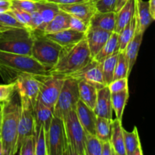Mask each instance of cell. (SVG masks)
Here are the masks:
<instances>
[{
    "instance_id": "1",
    "label": "cell",
    "mask_w": 155,
    "mask_h": 155,
    "mask_svg": "<svg viewBox=\"0 0 155 155\" xmlns=\"http://www.w3.org/2000/svg\"><path fill=\"white\" fill-rule=\"evenodd\" d=\"M0 140L5 155L16 154V142L21 104L14 93L8 101L1 103Z\"/></svg>"
},
{
    "instance_id": "2",
    "label": "cell",
    "mask_w": 155,
    "mask_h": 155,
    "mask_svg": "<svg viewBox=\"0 0 155 155\" xmlns=\"http://www.w3.org/2000/svg\"><path fill=\"white\" fill-rule=\"evenodd\" d=\"M92 58L84 38L74 45L62 47L57 63L48 74L66 77L86 66Z\"/></svg>"
},
{
    "instance_id": "3",
    "label": "cell",
    "mask_w": 155,
    "mask_h": 155,
    "mask_svg": "<svg viewBox=\"0 0 155 155\" xmlns=\"http://www.w3.org/2000/svg\"><path fill=\"white\" fill-rule=\"evenodd\" d=\"M7 71L27 73L35 76L48 74L49 70L35 60L31 55L15 54L0 51V74L3 79L7 76Z\"/></svg>"
},
{
    "instance_id": "4",
    "label": "cell",
    "mask_w": 155,
    "mask_h": 155,
    "mask_svg": "<svg viewBox=\"0 0 155 155\" xmlns=\"http://www.w3.org/2000/svg\"><path fill=\"white\" fill-rule=\"evenodd\" d=\"M33 33L27 28L3 27L0 33V51L31 55Z\"/></svg>"
},
{
    "instance_id": "5",
    "label": "cell",
    "mask_w": 155,
    "mask_h": 155,
    "mask_svg": "<svg viewBox=\"0 0 155 155\" xmlns=\"http://www.w3.org/2000/svg\"><path fill=\"white\" fill-rule=\"evenodd\" d=\"M31 56L48 70L57 63L62 47L47 37L43 32L33 31Z\"/></svg>"
},
{
    "instance_id": "6",
    "label": "cell",
    "mask_w": 155,
    "mask_h": 155,
    "mask_svg": "<svg viewBox=\"0 0 155 155\" xmlns=\"http://www.w3.org/2000/svg\"><path fill=\"white\" fill-rule=\"evenodd\" d=\"M66 135L68 155H85L86 132L79 122L75 109L63 117Z\"/></svg>"
},
{
    "instance_id": "7",
    "label": "cell",
    "mask_w": 155,
    "mask_h": 155,
    "mask_svg": "<svg viewBox=\"0 0 155 155\" xmlns=\"http://www.w3.org/2000/svg\"><path fill=\"white\" fill-rule=\"evenodd\" d=\"M64 78L63 86L53 107L54 116L61 119H63L70 110L75 109L76 104L80 99L78 92L79 80L71 77Z\"/></svg>"
},
{
    "instance_id": "8",
    "label": "cell",
    "mask_w": 155,
    "mask_h": 155,
    "mask_svg": "<svg viewBox=\"0 0 155 155\" xmlns=\"http://www.w3.org/2000/svg\"><path fill=\"white\" fill-rule=\"evenodd\" d=\"M40 80L37 100L53 109L63 86L64 77L54 74L38 76Z\"/></svg>"
},
{
    "instance_id": "9",
    "label": "cell",
    "mask_w": 155,
    "mask_h": 155,
    "mask_svg": "<svg viewBox=\"0 0 155 155\" xmlns=\"http://www.w3.org/2000/svg\"><path fill=\"white\" fill-rule=\"evenodd\" d=\"M46 135L48 155H68L63 120L53 117Z\"/></svg>"
},
{
    "instance_id": "10",
    "label": "cell",
    "mask_w": 155,
    "mask_h": 155,
    "mask_svg": "<svg viewBox=\"0 0 155 155\" xmlns=\"http://www.w3.org/2000/svg\"><path fill=\"white\" fill-rule=\"evenodd\" d=\"M21 111L18 127V138L16 142V154L26 138L36 136L33 107L31 102L27 100H20Z\"/></svg>"
},
{
    "instance_id": "11",
    "label": "cell",
    "mask_w": 155,
    "mask_h": 155,
    "mask_svg": "<svg viewBox=\"0 0 155 155\" xmlns=\"http://www.w3.org/2000/svg\"><path fill=\"white\" fill-rule=\"evenodd\" d=\"M15 92L20 100H27L31 102L33 107L37 101L40 87V80L38 76L27 73H20L15 79Z\"/></svg>"
},
{
    "instance_id": "12",
    "label": "cell",
    "mask_w": 155,
    "mask_h": 155,
    "mask_svg": "<svg viewBox=\"0 0 155 155\" xmlns=\"http://www.w3.org/2000/svg\"><path fill=\"white\" fill-rule=\"evenodd\" d=\"M66 77H71L76 80H83L93 85L97 89L106 86L103 79L101 64L92 58L87 64L78 71L70 74Z\"/></svg>"
},
{
    "instance_id": "13",
    "label": "cell",
    "mask_w": 155,
    "mask_h": 155,
    "mask_svg": "<svg viewBox=\"0 0 155 155\" xmlns=\"http://www.w3.org/2000/svg\"><path fill=\"white\" fill-rule=\"evenodd\" d=\"M112 33L96 27H89L85 33V39L92 58L95 57L104 46Z\"/></svg>"
},
{
    "instance_id": "14",
    "label": "cell",
    "mask_w": 155,
    "mask_h": 155,
    "mask_svg": "<svg viewBox=\"0 0 155 155\" xmlns=\"http://www.w3.org/2000/svg\"><path fill=\"white\" fill-rule=\"evenodd\" d=\"M58 7L60 10L66 12L71 16L80 18L87 24H89L92 16L96 12L94 3L89 0L74 4L60 5Z\"/></svg>"
},
{
    "instance_id": "15",
    "label": "cell",
    "mask_w": 155,
    "mask_h": 155,
    "mask_svg": "<svg viewBox=\"0 0 155 155\" xmlns=\"http://www.w3.org/2000/svg\"><path fill=\"white\" fill-rule=\"evenodd\" d=\"M75 111L77 119L85 132L86 133L95 135L97 116L95 115L93 109L89 107L79 99L76 104Z\"/></svg>"
},
{
    "instance_id": "16",
    "label": "cell",
    "mask_w": 155,
    "mask_h": 155,
    "mask_svg": "<svg viewBox=\"0 0 155 155\" xmlns=\"http://www.w3.org/2000/svg\"><path fill=\"white\" fill-rule=\"evenodd\" d=\"M93 110L97 117L112 119L113 110L110 100V92L107 86L98 89Z\"/></svg>"
},
{
    "instance_id": "17",
    "label": "cell",
    "mask_w": 155,
    "mask_h": 155,
    "mask_svg": "<svg viewBox=\"0 0 155 155\" xmlns=\"http://www.w3.org/2000/svg\"><path fill=\"white\" fill-rule=\"evenodd\" d=\"M45 35L61 47L74 45L85 38L84 33L76 31L71 28L65 29V30L57 32V33Z\"/></svg>"
},
{
    "instance_id": "18",
    "label": "cell",
    "mask_w": 155,
    "mask_h": 155,
    "mask_svg": "<svg viewBox=\"0 0 155 155\" xmlns=\"http://www.w3.org/2000/svg\"><path fill=\"white\" fill-rule=\"evenodd\" d=\"M35 125H36V136L40 127H43L45 131H48L51 124L54 114L53 109L42 104L40 101L37 100L33 106Z\"/></svg>"
},
{
    "instance_id": "19",
    "label": "cell",
    "mask_w": 155,
    "mask_h": 155,
    "mask_svg": "<svg viewBox=\"0 0 155 155\" xmlns=\"http://www.w3.org/2000/svg\"><path fill=\"white\" fill-rule=\"evenodd\" d=\"M116 13L114 12H95L89 21V27H96L108 32H114Z\"/></svg>"
},
{
    "instance_id": "20",
    "label": "cell",
    "mask_w": 155,
    "mask_h": 155,
    "mask_svg": "<svg viewBox=\"0 0 155 155\" xmlns=\"http://www.w3.org/2000/svg\"><path fill=\"white\" fill-rule=\"evenodd\" d=\"M136 16L137 18L136 32L145 33L150 24L154 21L148 9V1L136 0Z\"/></svg>"
},
{
    "instance_id": "21",
    "label": "cell",
    "mask_w": 155,
    "mask_h": 155,
    "mask_svg": "<svg viewBox=\"0 0 155 155\" xmlns=\"http://www.w3.org/2000/svg\"><path fill=\"white\" fill-rule=\"evenodd\" d=\"M116 13L114 32H119L131 21L136 14V0H127Z\"/></svg>"
},
{
    "instance_id": "22",
    "label": "cell",
    "mask_w": 155,
    "mask_h": 155,
    "mask_svg": "<svg viewBox=\"0 0 155 155\" xmlns=\"http://www.w3.org/2000/svg\"><path fill=\"white\" fill-rule=\"evenodd\" d=\"M110 142L114 150L115 155H126L124 127L122 125V121L117 118L112 120Z\"/></svg>"
},
{
    "instance_id": "23",
    "label": "cell",
    "mask_w": 155,
    "mask_h": 155,
    "mask_svg": "<svg viewBox=\"0 0 155 155\" xmlns=\"http://www.w3.org/2000/svg\"><path fill=\"white\" fill-rule=\"evenodd\" d=\"M124 138L126 155L143 154L137 127H134L133 131L131 132L127 131L124 129Z\"/></svg>"
},
{
    "instance_id": "24",
    "label": "cell",
    "mask_w": 155,
    "mask_h": 155,
    "mask_svg": "<svg viewBox=\"0 0 155 155\" xmlns=\"http://www.w3.org/2000/svg\"><path fill=\"white\" fill-rule=\"evenodd\" d=\"M79 98L90 108L95 107L98 89L88 82L80 80L78 82Z\"/></svg>"
},
{
    "instance_id": "25",
    "label": "cell",
    "mask_w": 155,
    "mask_h": 155,
    "mask_svg": "<svg viewBox=\"0 0 155 155\" xmlns=\"http://www.w3.org/2000/svg\"><path fill=\"white\" fill-rule=\"evenodd\" d=\"M143 33H140V32H136L135 36H133L131 41L127 44V47L124 50L126 57L128 61L129 74H130L133 70V67H134L136 59H137L139 48H140L142 39H143Z\"/></svg>"
},
{
    "instance_id": "26",
    "label": "cell",
    "mask_w": 155,
    "mask_h": 155,
    "mask_svg": "<svg viewBox=\"0 0 155 155\" xmlns=\"http://www.w3.org/2000/svg\"><path fill=\"white\" fill-rule=\"evenodd\" d=\"M70 15L60 10L54 18L50 21L44 28L43 33L45 34L54 33L69 28Z\"/></svg>"
},
{
    "instance_id": "27",
    "label": "cell",
    "mask_w": 155,
    "mask_h": 155,
    "mask_svg": "<svg viewBox=\"0 0 155 155\" xmlns=\"http://www.w3.org/2000/svg\"><path fill=\"white\" fill-rule=\"evenodd\" d=\"M129 97H130L129 89L119 92L110 93L112 110L115 113L117 119L121 121H122L124 109L127 104Z\"/></svg>"
},
{
    "instance_id": "28",
    "label": "cell",
    "mask_w": 155,
    "mask_h": 155,
    "mask_svg": "<svg viewBox=\"0 0 155 155\" xmlns=\"http://www.w3.org/2000/svg\"><path fill=\"white\" fill-rule=\"evenodd\" d=\"M137 29V18L136 14L133 19L119 32L118 33V43L120 51H124L127 44L131 41L135 36Z\"/></svg>"
},
{
    "instance_id": "29",
    "label": "cell",
    "mask_w": 155,
    "mask_h": 155,
    "mask_svg": "<svg viewBox=\"0 0 155 155\" xmlns=\"http://www.w3.org/2000/svg\"><path fill=\"white\" fill-rule=\"evenodd\" d=\"M117 51H120L119 43H118V33L116 32H113L107 42L104 44V46L101 48V49L98 51V54L93 58L97 61L101 63L106 58L117 52Z\"/></svg>"
},
{
    "instance_id": "30",
    "label": "cell",
    "mask_w": 155,
    "mask_h": 155,
    "mask_svg": "<svg viewBox=\"0 0 155 155\" xmlns=\"http://www.w3.org/2000/svg\"><path fill=\"white\" fill-rule=\"evenodd\" d=\"M36 11L40 14L45 27L54 18V16L60 11L58 5L47 2L36 1Z\"/></svg>"
},
{
    "instance_id": "31",
    "label": "cell",
    "mask_w": 155,
    "mask_h": 155,
    "mask_svg": "<svg viewBox=\"0 0 155 155\" xmlns=\"http://www.w3.org/2000/svg\"><path fill=\"white\" fill-rule=\"evenodd\" d=\"M118 54H119V51L108 56L101 63L103 79H104V83L105 86H107L110 82L113 81Z\"/></svg>"
},
{
    "instance_id": "32",
    "label": "cell",
    "mask_w": 155,
    "mask_h": 155,
    "mask_svg": "<svg viewBox=\"0 0 155 155\" xmlns=\"http://www.w3.org/2000/svg\"><path fill=\"white\" fill-rule=\"evenodd\" d=\"M113 119H107L104 117H97L95 123V135L101 141L110 140L111 133V124Z\"/></svg>"
},
{
    "instance_id": "33",
    "label": "cell",
    "mask_w": 155,
    "mask_h": 155,
    "mask_svg": "<svg viewBox=\"0 0 155 155\" xmlns=\"http://www.w3.org/2000/svg\"><path fill=\"white\" fill-rule=\"evenodd\" d=\"M102 142L95 135L86 133L85 155H101Z\"/></svg>"
},
{
    "instance_id": "34",
    "label": "cell",
    "mask_w": 155,
    "mask_h": 155,
    "mask_svg": "<svg viewBox=\"0 0 155 155\" xmlns=\"http://www.w3.org/2000/svg\"><path fill=\"white\" fill-rule=\"evenodd\" d=\"M129 76H130V74H129L128 61L126 57L125 52H124V51H119L116 66H115L113 80L124 78V77L129 78Z\"/></svg>"
},
{
    "instance_id": "35",
    "label": "cell",
    "mask_w": 155,
    "mask_h": 155,
    "mask_svg": "<svg viewBox=\"0 0 155 155\" xmlns=\"http://www.w3.org/2000/svg\"><path fill=\"white\" fill-rule=\"evenodd\" d=\"M46 134L45 128L40 127L36 136L35 155H48Z\"/></svg>"
},
{
    "instance_id": "36",
    "label": "cell",
    "mask_w": 155,
    "mask_h": 155,
    "mask_svg": "<svg viewBox=\"0 0 155 155\" xmlns=\"http://www.w3.org/2000/svg\"><path fill=\"white\" fill-rule=\"evenodd\" d=\"M0 26L5 28H8V27L26 28L16 19L10 9L2 13H0Z\"/></svg>"
},
{
    "instance_id": "37",
    "label": "cell",
    "mask_w": 155,
    "mask_h": 155,
    "mask_svg": "<svg viewBox=\"0 0 155 155\" xmlns=\"http://www.w3.org/2000/svg\"><path fill=\"white\" fill-rule=\"evenodd\" d=\"M36 136H30L26 138L22 142L18 154L20 155H35Z\"/></svg>"
},
{
    "instance_id": "38",
    "label": "cell",
    "mask_w": 155,
    "mask_h": 155,
    "mask_svg": "<svg viewBox=\"0 0 155 155\" xmlns=\"http://www.w3.org/2000/svg\"><path fill=\"white\" fill-rule=\"evenodd\" d=\"M11 7L29 13L36 10V1L34 0H11Z\"/></svg>"
},
{
    "instance_id": "39",
    "label": "cell",
    "mask_w": 155,
    "mask_h": 155,
    "mask_svg": "<svg viewBox=\"0 0 155 155\" xmlns=\"http://www.w3.org/2000/svg\"><path fill=\"white\" fill-rule=\"evenodd\" d=\"M117 0H94V3L96 12H114L115 5Z\"/></svg>"
},
{
    "instance_id": "40",
    "label": "cell",
    "mask_w": 155,
    "mask_h": 155,
    "mask_svg": "<svg viewBox=\"0 0 155 155\" xmlns=\"http://www.w3.org/2000/svg\"><path fill=\"white\" fill-rule=\"evenodd\" d=\"M107 86L109 89V90H110V93L119 92H121V91L128 89V78L124 77V78L114 80Z\"/></svg>"
},
{
    "instance_id": "41",
    "label": "cell",
    "mask_w": 155,
    "mask_h": 155,
    "mask_svg": "<svg viewBox=\"0 0 155 155\" xmlns=\"http://www.w3.org/2000/svg\"><path fill=\"white\" fill-rule=\"evenodd\" d=\"M15 92V82L0 85V103L8 101Z\"/></svg>"
},
{
    "instance_id": "42",
    "label": "cell",
    "mask_w": 155,
    "mask_h": 155,
    "mask_svg": "<svg viewBox=\"0 0 155 155\" xmlns=\"http://www.w3.org/2000/svg\"><path fill=\"white\" fill-rule=\"evenodd\" d=\"M89 27V24H87V23H86L85 21H83V20L70 15L69 28L72 29V30H76V31L86 33V32L87 31Z\"/></svg>"
},
{
    "instance_id": "43",
    "label": "cell",
    "mask_w": 155,
    "mask_h": 155,
    "mask_svg": "<svg viewBox=\"0 0 155 155\" xmlns=\"http://www.w3.org/2000/svg\"><path fill=\"white\" fill-rule=\"evenodd\" d=\"M30 15H31L32 26H33V31L43 32L45 26L43 24V21H42V18L41 17L40 14L36 10L34 12H31Z\"/></svg>"
},
{
    "instance_id": "44",
    "label": "cell",
    "mask_w": 155,
    "mask_h": 155,
    "mask_svg": "<svg viewBox=\"0 0 155 155\" xmlns=\"http://www.w3.org/2000/svg\"><path fill=\"white\" fill-rule=\"evenodd\" d=\"M101 155H115L114 150L110 140L104 141L101 145Z\"/></svg>"
},
{
    "instance_id": "45",
    "label": "cell",
    "mask_w": 155,
    "mask_h": 155,
    "mask_svg": "<svg viewBox=\"0 0 155 155\" xmlns=\"http://www.w3.org/2000/svg\"><path fill=\"white\" fill-rule=\"evenodd\" d=\"M34 1H43L47 2L54 3V4L60 5H70V4H74V3L82 2H85L86 0H34Z\"/></svg>"
},
{
    "instance_id": "46",
    "label": "cell",
    "mask_w": 155,
    "mask_h": 155,
    "mask_svg": "<svg viewBox=\"0 0 155 155\" xmlns=\"http://www.w3.org/2000/svg\"><path fill=\"white\" fill-rule=\"evenodd\" d=\"M11 8V0H0V13L8 11Z\"/></svg>"
},
{
    "instance_id": "47",
    "label": "cell",
    "mask_w": 155,
    "mask_h": 155,
    "mask_svg": "<svg viewBox=\"0 0 155 155\" xmlns=\"http://www.w3.org/2000/svg\"><path fill=\"white\" fill-rule=\"evenodd\" d=\"M148 9L151 17L155 19V0H149L148 1Z\"/></svg>"
},
{
    "instance_id": "48",
    "label": "cell",
    "mask_w": 155,
    "mask_h": 155,
    "mask_svg": "<svg viewBox=\"0 0 155 155\" xmlns=\"http://www.w3.org/2000/svg\"><path fill=\"white\" fill-rule=\"evenodd\" d=\"M127 0H117L116 5H115V8H114V12H117V11H119L120 9V8L125 4V2Z\"/></svg>"
},
{
    "instance_id": "49",
    "label": "cell",
    "mask_w": 155,
    "mask_h": 155,
    "mask_svg": "<svg viewBox=\"0 0 155 155\" xmlns=\"http://www.w3.org/2000/svg\"><path fill=\"white\" fill-rule=\"evenodd\" d=\"M0 155H5V152L4 150H3L2 144L1 140H0Z\"/></svg>"
},
{
    "instance_id": "50",
    "label": "cell",
    "mask_w": 155,
    "mask_h": 155,
    "mask_svg": "<svg viewBox=\"0 0 155 155\" xmlns=\"http://www.w3.org/2000/svg\"><path fill=\"white\" fill-rule=\"evenodd\" d=\"M2 29H3V27L0 26V33H1V31H2Z\"/></svg>"
},
{
    "instance_id": "51",
    "label": "cell",
    "mask_w": 155,
    "mask_h": 155,
    "mask_svg": "<svg viewBox=\"0 0 155 155\" xmlns=\"http://www.w3.org/2000/svg\"><path fill=\"white\" fill-rule=\"evenodd\" d=\"M0 126H1V111H0Z\"/></svg>"
},
{
    "instance_id": "52",
    "label": "cell",
    "mask_w": 155,
    "mask_h": 155,
    "mask_svg": "<svg viewBox=\"0 0 155 155\" xmlns=\"http://www.w3.org/2000/svg\"><path fill=\"white\" fill-rule=\"evenodd\" d=\"M89 1H90V2H93L94 0H89Z\"/></svg>"
},
{
    "instance_id": "53",
    "label": "cell",
    "mask_w": 155,
    "mask_h": 155,
    "mask_svg": "<svg viewBox=\"0 0 155 155\" xmlns=\"http://www.w3.org/2000/svg\"><path fill=\"white\" fill-rule=\"evenodd\" d=\"M0 105H1V103H0Z\"/></svg>"
}]
</instances>
